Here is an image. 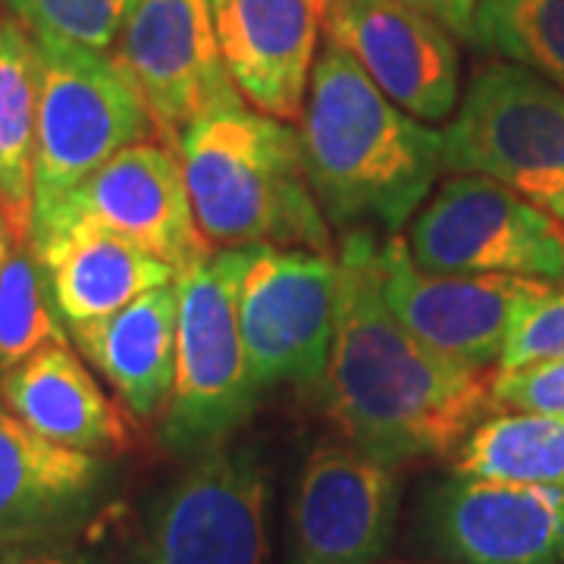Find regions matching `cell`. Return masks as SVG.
I'll use <instances>...</instances> for the list:
<instances>
[{"mask_svg":"<svg viewBox=\"0 0 564 564\" xmlns=\"http://www.w3.org/2000/svg\"><path fill=\"white\" fill-rule=\"evenodd\" d=\"M564 355V285L549 289L545 295L533 299L508 333L502 351V367H518L540 358Z\"/></svg>","mask_w":564,"mask_h":564,"instance_id":"obj_27","label":"cell"},{"mask_svg":"<svg viewBox=\"0 0 564 564\" xmlns=\"http://www.w3.org/2000/svg\"><path fill=\"white\" fill-rule=\"evenodd\" d=\"M22 242H29V239L22 236V229L17 226V220H13V214L7 210V204L0 198V273H3L7 261L13 258V251H17Z\"/></svg>","mask_w":564,"mask_h":564,"instance_id":"obj_30","label":"cell"},{"mask_svg":"<svg viewBox=\"0 0 564 564\" xmlns=\"http://www.w3.org/2000/svg\"><path fill=\"white\" fill-rule=\"evenodd\" d=\"M104 484L101 455L44 440L0 402V549L69 533L91 514Z\"/></svg>","mask_w":564,"mask_h":564,"instance_id":"obj_17","label":"cell"},{"mask_svg":"<svg viewBox=\"0 0 564 564\" xmlns=\"http://www.w3.org/2000/svg\"><path fill=\"white\" fill-rule=\"evenodd\" d=\"M135 0H7L10 13L35 39L73 41L110 51L120 41L122 22Z\"/></svg>","mask_w":564,"mask_h":564,"instance_id":"obj_25","label":"cell"},{"mask_svg":"<svg viewBox=\"0 0 564 564\" xmlns=\"http://www.w3.org/2000/svg\"><path fill=\"white\" fill-rule=\"evenodd\" d=\"M399 511L395 467L351 445H317L289 511V564H380Z\"/></svg>","mask_w":564,"mask_h":564,"instance_id":"obj_13","label":"cell"},{"mask_svg":"<svg viewBox=\"0 0 564 564\" xmlns=\"http://www.w3.org/2000/svg\"><path fill=\"white\" fill-rule=\"evenodd\" d=\"M470 41L564 88V0H477Z\"/></svg>","mask_w":564,"mask_h":564,"instance_id":"obj_23","label":"cell"},{"mask_svg":"<svg viewBox=\"0 0 564 564\" xmlns=\"http://www.w3.org/2000/svg\"><path fill=\"white\" fill-rule=\"evenodd\" d=\"M39 44L13 13H0V198L29 239L35 195Z\"/></svg>","mask_w":564,"mask_h":564,"instance_id":"obj_21","label":"cell"},{"mask_svg":"<svg viewBox=\"0 0 564 564\" xmlns=\"http://www.w3.org/2000/svg\"><path fill=\"white\" fill-rule=\"evenodd\" d=\"M180 161L207 245L329 254V226L304 173L299 129L289 122L248 104L223 107L182 132Z\"/></svg>","mask_w":564,"mask_h":564,"instance_id":"obj_3","label":"cell"},{"mask_svg":"<svg viewBox=\"0 0 564 564\" xmlns=\"http://www.w3.org/2000/svg\"><path fill=\"white\" fill-rule=\"evenodd\" d=\"M443 170L502 182L564 220V88L518 63L486 66L443 132Z\"/></svg>","mask_w":564,"mask_h":564,"instance_id":"obj_6","label":"cell"},{"mask_svg":"<svg viewBox=\"0 0 564 564\" xmlns=\"http://www.w3.org/2000/svg\"><path fill=\"white\" fill-rule=\"evenodd\" d=\"M455 474L564 489V417L505 411L477 423L458 445Z\"/></svg>","mask_w":564,"mask_h":564,"instance_id":"obj_22","label":"cell"},{"mask_svg":"<svg viewBox=\"0 0 564 564\" xmlns=\"http://www.w3.org/2000/svg\"><path fill=\"white\" fill-rule=\"evenodd\" d=\"M380 273L392 314L423 345L474 370L502 361L518 314L552 289L505 273H430L399 236L380 245Z\"/></svg>","mask_w":564,"mask_h":564,"instance_id":"obj_12","label":"cell"},{"mask_svg":"<svg viewBox=\"0 0 564 564\" xmlns=\"http://www.w3.org/2000/svg\"><path fill=\"white\" fill-rule=\"evenodd\" d=\"M54 343L69 339L51 302L39 254L22 242L0 273V377Z\"/></svg>","mask_w":564,"mask_h":564,"instance_id":"obj_24","label":"cell"},{"mask_svg":"<svg viewBox=\"0 0 564 564\" xmlns=\"http://www.w3.org/2000/svg\"><path fill=\"white\" fill-rule=\"evenodd\" d=\"M117 57L148 104L154 139L176 154L192 122L248 104L223 63L210 0H135Z\"/></svg>","mask_w":564,"mask_h":564,"instance_id":"obj_11","label":"cell"},{"mask_svg":"<svg viewBox=\"0 0 564 564\" xmlns=\"http://www.w3.org/2000/svg\"><path fill=\"white\" fill-rule=\"evenodd\" d=\"M323 32L414 120L440 122L455 113L462 61L436 20L399 0H329Z\"/></svg>","mask_w":564,"mask_h":564,"instance_id":"obj_15","label":"cell"},{"mask_svg":"<svg viewBox=\"0 0 564 564\" xmlns=\"http://www.w3.org/2000/svg\"><path fill=\"white\" fill-rule=\"evenodd\" d=\"M135 564H267V474L254 448L195 455L141 533Z\"/></svg>","mask_w":564,"mask_h":564,"instance_id":"obj_8","label":"cell"},{"mask_svg":"<svg viewBox=\"0 0 564 564\" xmlns=\"http://www.w3.org/2000/svg\"><path fill=\"white\" fill-rule=\"evenodd\" d=\"M73 226H98L141 245L176 276L210 254L202 236L180 154L163 141H135L91 173L79 188L39 226L29 245L39 248Z\"/></svg>","mask_w":564,"mask_h":564,"instance_id":"obj_10","label":"cell"},{"mask_svg":"<svg viewBox=\"0 0 564 564\" xmlns=\"http://www.w3.org/2000/svg\"><path fill=\"white\" fill-rule=\"evenodd\" d=\"M32 251L44 267L54 311L69 329L104 321L176 280L161 258L98 226L63 229Z\"/></svg>","mask_w":564,"mask_h":564,"instance_id":"obj_20","label":"cell"},{"mask_svg":"<svg viewBox=\"0 0 564 564\" xmlns=\"http://www.w3.org/2000/svg\"><path fill=\"white\" fill-rule=\"evenodd\" d=\"M336 261L339 304L323 399L345 445L392 467L462 445L492 404L484 370L433 351L392 314L373 229H348Z\"/></svg>","mask_w":564,"mask_h":564,"instance_id":"obj_1","label":"cell"},{"mask_svg":"<svg viewBox=\"0 0 564 564\" xmlns=\"http://www.w3.org/2000/svg\"><path fill=\"white\" fill-rule=\"evenodd\" d=\"M408 251L430 273H505L564 282V220L508 185L455 173L411 223Z\"/></svg>","mask_w":564,"mask_h":564,"instance_id":"obj_7","label":"cell"},{"mask_svg":"<svg viewBox=\"0 0 564 564\" xmlns=\"http://www.w3.org/2000/svg\"><path fill=\"white\" fill-rule=\"evenodd\" d=\"M489 402L508 411L564 417V355L502 367L489 377Z\"/></svg>","mask_w":564,"mask_h":564,"instance_id":"obj_26","label":"cell"},{"mask_svg":"<svg viewBox=\"0 0 564 564\" xmlns=\"http://www.w3.org/2000/svg\"><path fill=\"white\" fill-rule=\"evenodd\" d=\"M423 545L448 564H564V489L455 474L421 511Z\"/></svg>","mask_w":564,"mask_h":564,"instance_id":"obj_14","label":"cell"},{"mask_svg":"<svg viewBox=\"0 0 564 564\" xmlns=\"http://www.w3.org/2000/svg\"><path fill=\"white\" fill-rule=\"evenodd\" d=\"M35 44L39 126L32 226L47 220L122 148L154 135L148 104L117 54L57 39H35Z\"/></svg>","mask_w":564,"mask_h":564,"instance_id":"obj_5","label":"cell"},{"mask_svg":"<svg viewBox=\"0 0 564 564\" xmlns=\"http://www.w3.org/2000/svg\"><path fill=\"white\" fill-rule=\"evenodd\" d=\"M399 3L417 10L423 17H430V20H436L452 39L470 41V35H474L477 0H399Z\"/></svg>","mask_w":564,"mask_h":564,"instance_id":"obj_28","label":"cell"},{"mask_svg":"<svg viewBox=\"0 0 564 564\" xmlns=\"http://www.w3.org/2000/svg\"><path fill=\"white\" fill-rule=\"evenodd\" d=\"M239 95L273 120H299L329 0H210Z\"/></svg>","mask_w":564,"mask_h":564,"instance_id":"obj_16","label":"cell"},{"mask_svg":"<svg viewBox=\"0 0 564 564\" xmlns=\"http://www.w3.org/2000/svg\"><path fill=\"white\" fill-rule=\"evenodd\" d=\"M339 261L254 245L239 285V329L258 389L321 380L336 336Z\"/></svg>","mask_w":564,"mask_h":564,"instance_id":"obj_9","label":"cell"},{"mask_svg":"<svg viewBox=\"0 0 564 564\" xmlns=\"http://www.w3.org/2000/svg\"><path fill=\"white\" fill-rule=\"evenodd\" d=\"M176 326L180 292L173 280L139 295L117 314L69 333L85 361L107 380L126 411L139 421H154L163 414L173 389Z\"/></svg>","mask_w":564,"mask_h":564,"instance_id":"obj_19","label":"cell"},{"mask_svg":"<svg viewBox=\"0 0 564 564\" xmlns=\"http://www.w3.org/2000/svg\"><path fill=\"white\" fill-rule=\"evenodd\" d=\"M299 120L304 173L333 226H380L395 236L443 170V132L389 101L329 41L314 61Z\"/></svg>","mask_w":564,"mask_h":564,"instance_id":"obj_2","label":"cell"},{"mask_svg":"<svg viewBox=\"0 0 564 564\" xmlns=\"http://www.w3.org/2000/svg\"><path fill=\"white\" fill-rule=\"evenodd\" d=\"M0 402L51 443L101 458L129 448L122 411L110 402L69 343L44 345L3 373Z\"/></svg>","mask_w":564,"mask_h":564,"instance_id":"obj_18","label":"cell"},{"mask_svg":"<svg viewBox=\"0 0 564 564\" xmlns=\"http://www.w3.org/2000/svg\"><path fill=\"white\" fill-rule=\"evenodd\" d=\"M251 248H220L176 276V373L163 404L161 443L180 458L229 443L261 399L239 329V285Z\"/></svg>","mask_w":564,"mask_h":564,"instance_id":"obj_4","label":"cell"},{"mask_svg":"<svg viewBox=\"0 0 564 564\" xmlns=\"http://www.w3.org/2000/svg\"><path fill=\"white\" fill-rule=\"evenodd\" d=\"M0 564H88L79 555L44 549V545H13L0 549Z\"/></svg>","mask_w":564,"mask_h":564,"instance_id":"obj_29","label":"cell"}]
</instances>
